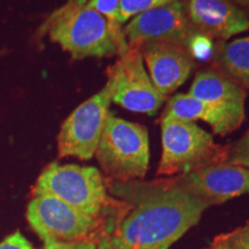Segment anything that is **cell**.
Listing matches in <instances>:
<instances>
[{
	"instance_id": "cell-19",
	"label": "cell",
	"mask_w": 249,
	"mask_h": 249,
	"mask_svg": "<svg viewBox=\"0 0 249 249\" xmlns=\"http://www.w3.org/2000/svg\"><path fill=\"white\" fill-rule=\"evenodd\" d=\"M225 161L249 170V129L241 139L227 145Z\"/></svg>"
},
{
	"instance_id": "cell-21",
	"label": "cell",
	"mask_w": 249,
	"mask_h": 249,
	"mask_svg": "<svg viewBox=\"0 0 249 249\" xmlns=\"http://www.w3.org/2000/svg\"><path fill=\"white\" fill-rule=\"evenodd\" d=\"M0 249H35L20 232H15L0 244Z\"/></svg>"
},
{
	"instance_id": "cell-3",
	"label": "cell",
	"mask_w": 249,
	"mask_h": 249,
	"mask_svg": "<svg viewBox=\"0 0 249 249\" xmlns=\"http://www.w3.org/2000/svg\"><path fill=\"white\" fill-rule=\"evenodd\" d=\"M95 156L108 180L127 182L144 178L150 160L148 130L110 113Z\"/></svg>"
},
{
	"instance_id": "cell-14",
	"label": "cell",
	"mask_w": 249,
	"mask_h": 249,
	"mask_svg": "<svg viewBox=\"0 0 249 249\" xmlns=\"http://www.w3.org/2000/svg\"><path fill=\"white\" fill-rule=\"evenodd\" d=\"M183 121L202 120L209 124L213 133L226 136L239 128L236 124L216 108L187 93H177L166 103L163 117Z\"/></svg>"
},
{
	"instance_id": "cell-9",
	"label": "cell",
	"mask_w": 249,
	"mask_h": 249,
	"mask_svg": "<svg viewBox=\"0 0 249 249\" xmlns=\"http://www.w3.org/2000/svg\"><path fill=\"white\" fill-rule=\"evenodd\" d=\"M129 48L140 49L151 42H177L191 48L198 35L187 18L185 0L136 15L124 28ZM192 49V48H191Z\"/></svg>"
},
{
	"instance_id": "cell-8",
	"label": "cell",
	"mask_w": 249,
	"mask_h": 249,
	"mask_svg": "<svg viewBox=\"0 0 249 249\" xmlns=\"http://www.w3.org/2000/svg\"><path fill=\"white\" fill-rule=\"evenodd\" d=\"M107 75L112 85V102L124 110L154 116L167 98L155 88L141 51L136 48L120 55L107 68Z\"/></svg>"
},
{
	"instance_id": "cell-24",
	"label": "cell",
	"mask_w": 249,
	"mask_h": 249,
	"mask_svg": "<svg viewBox=\"0 0 249 249\" xmlns=\"http://www.w3.org/2000/svg\"><path fill=\"white\" fill-rule=\"evenodd\" d=\"M71 2H74V4L77 5V6H85L88 4L89 0H71Z\"/></svg>"
},
{
	"instance_id": "cell-16",
	"label": "cell",
	"mask_w": 249,
	"mask_h": 249,
	"mask_svg": "<svg viewBox=\"0 0 249 249\" xmlns=\"http://www.w3.org/2000/svg\"><path fill=\"white\" fill-rule=\"evenodd\" d=\"M107 20L112 39L118 49V55H123L128 51L129 45L124 34L123 23L120 21V0H89L87 4Z\"/></svg>"
},
{
	"instance_id": "cell-11",
	"label": "cell",
	"mask_w": 249,
	"mask_h": 249,
	"mask_svg": "<svg viewBox=\"0 0 249 249\" xmlns=\"http://www.w3.org/2000/svg\"><path fill=\"white\" fill-rule=\"evenodd\" d=\"M139 50L155 88L165 97L181 87L194 68L193 50L181 43L151 42Z\"/></svg>"
},
{
	"instance_id": "cell-22",
	"label": "cell",
	"mask_w": 249,
	"mask_h": 249,
	"mask_svg": "<svg viewBox=\"0 0 249 249\" xmlns=\"http://www.w3.org/2000/svg\"><path fill=\"white\" fill-rule=\"evenodd\" d=\"M208 249H229V248H227L225 242L220 239V236H218L216 240L213 241V244L211 245V247H209Z\"/></svg>"
},
{
	"instance_id": "cell-17",
	"label": "cell",
	"mask_w": 249,
	"mask_h": 249,
	"mask_svg": "<svg viewBox=\"0 0 249 249\" xmlns=\"http://www.w3.org/2000/svg\"><path fill=\"white\" fill-rule=\"evenodd\" d=\"M174 1L180 0H120V21L124 24L130 18Z\"/></svg>"
},
{
	"instance_id": "cell-20",
	"label": "cell",
	"mask_w": 249,
	"mask_h": 249,
	"mask_svg": "<svg viewBox=\"0 0 249 249\" xmlns=\"http://www.w3.org/2000/svg\"><path fill=\"white\" fill-rule=\"evenodd\" d=\"M229 249H249V224L231 233L220 235Z\"/></svg>"
},
{
	"instance_id": "cell-1",
	"label": "cell",
	"mask_w": 249,
	"mask_h": 249,
	"mask_svg": "<svg viewBox=\"0 0 249 249\" xmlns=\"http://www.w3.org/2000/svg\"><path fill=\"white\" fill-rule=\"evenodd\" d=\"M105 183L124 201L108 198L102 213L107 249H169L209 208L169 179Z\"/></svg>"
},
{
	"instance_id": "cell-7",
	"label": "cell",
	"mask_w": 249,
	"mask_h": 249,
	"mask_svg": "<svg viewBox=\"0 0 249 249\" xmlns=\"http://www.w3.org/2000/svg\"><path fill=\"white\" fill-rule=\"evenodd\" d=\"M27 219L43 241L83 240L104 232L103 214L89 217L49 194L34 195L27 208Z\"/></svg>"
},
{
	"instance_id": "cell-5",
	"label": "cell",
	"mask_w": 249,
	"mask_h": 249,
	"mask_svg": "<svg viewBox=\"0 0 249 249\" xmlns=\"http://www.w3.org/2000/svg\"><path fill=\"white\" fill-rule=\"evenodd\" d=\"M33 193L54 196L92 218L102 216L108 200L107 183L99 170L57 161L40 173Z\"/></svg>"
},
{
	"instance_id": "cell-6",
	"label": "cell",
	"mask_w": 249,
	"mask_h": 249,
	"mask_svg": "<svg viewBox=\"0 0 249 249\" xmlns=\"http://www.w3.org/2000/svg\"><path fill=\"white\" fill-rule=\"evenodd\" d=\"M112 85L110 82L97 93L80 104L61 124L58 135L60 157H76L89 160L95 156L105 123L110 114Z\"/></svg>"
},
{
	"instance_id": "cell-4",
	"label": "cell",
	"mask_w": 249,
	"mask_h": 249,
	"mask_svg": "<svg viewBox=\"0 0 249 249\" xmlns=\"http://www.w3.org/2000/svg\"><path fill=\"white\" fill-rule=\"evenodd\" d=\"M161 144L158 176H182L226 160L227 145L217 144L210 133L193 121L161 118Z\"/></svg>"
},
{
	"instance_id": "cell-18",
	"label": "cell",
	"mask_w": 249,
	"mask_h": 249,
	"mask_svg": "<svg viewBox=\"0 0 249 249\" xmlns=\"http://www.w3.org/2000/svg\"><path fill=\"white\" fill-rule=\"evenodd\" d=\"M44 249H107L104 232L92 238L75 241H58L53 239L44 240Z\"/></svg>"
},
{
	"instance_id": "cell-23",
	"label": "cell",
	"mask_w": 249,
	"mask_h": 249,
	"mask_svg": "<svg viewBox=\"0 0 249 249\" xmlns=\"http://www.w3.org/2000/svg\"><path fill=\"white\" fill-rule=\"evenodd\" d=\"M233 1L249 14V0H233Z\"/></svg>"
},
{
	"instance_id": "cell-12",
	"label": "cell",
	"mask_w": 249,
	"mask_h": 249,
	"mask_svg": "<svg viewBox=\"0 0 249 249\" xmlns=\"http://www.w3.org/2000/svg\"><path fill=\"white\" fill-rule=\"evenodd\" d=\"M187 18L198 35L226 40L249 30V14L233 0H185Z\"/></svg>"
},
{
	"instance_id": "cell-10",
	"label": "cell",
	"mask_w": 249,
	"mask_h": 249,
	"mask_svg": "<svg viewBox=\"0 0 249 249\" xmlns=\"http://www.w3.org/2000/svg\"><path fill=\"white\" fill-rule=\"evenodd\" d=\"M209 207L249 194V170L222 161L169 179Z\"/></svg>"
},
{
	"instance_id": "cell-2",
	"label": "cell",
	"mask_w": 249,
	"mask_h": 249,
	"mask_svg": "<svg viewBox=\"0 0 249 249\" xmlns=\"http://www.w3.org/2000/svg\"><path fill=\"white\" fill-rule=\"evenodd\" d=\"M40 31L48 33L75 60L118 54L107 20L87 5L77 6L71 0L46 18Z\"/></svg>"
},
{
	"instance_id": "cell-13",
	"label": "cell",
	"mask_w": 249,
	"mask_h": 249,
	"mask_svg": "<svg viewBox=\"0 0 249 249\" xmlns=\"http://www.w3.org/2000/svg\"><path fill=\"white\" fill-rule=\"evenodd\" d=\"M188 93L207 103L240 127L245 119L246 90L216 68H207L195 76Z\"/></svg>"
},
{
	"instance_id": "cell-15",
	"label": "cell",
	"mask_w": 249,
	"mask_h": 249,
	"mask_svg": "<svg viewBox=\"0 0 249 249\" xmlns=\"http://www.w3.org/2000/svg\"><path fill=\"white\" fill-rule=\"evenodd\" d=\"M213 68L242 89L249 90V35L218 44Z\"/></svg>"
}]
</instances>
